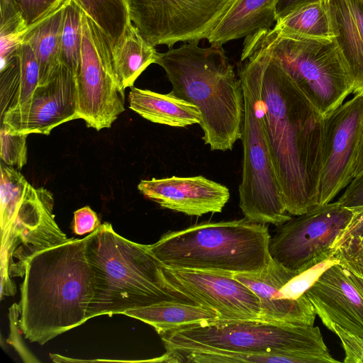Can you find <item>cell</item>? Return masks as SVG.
Returning a JSON list of instances; mask_svg holds the SVG:
<instances>
[{
    "instance_id": "14",
    "label": "cell",
    "mask_w": 363,
    "mask_h": 363,
    "mask_svg": "<svg viewBox=\"0 0 363 363\" xmlns=\"http://www.w3.org/2000/svg\"><path fill=\"white\" fill-rule=\"evenodd\" d=\"M77 118L75 76L60 62L48 82L38 84L27 101L1 116V124L16 133L49 135L57 126Z\"/></svg>"
},
{
    "instance_id": "28",
    "label": "cell",
    "mask_w": 363,
    "mask_h": 363,
    "mask_svg": "<svg viewBox=\"0 0 363 363\" xmlns=\"http://www.w3.org/2000/svg\"><path fill=\"white\" fill-rule=\"evenodd\" d=\"M330 261L342 264L363 279V207L354 209L334 244Z\"/></svg>"
},
{
    "instance_id": "37",
    "label": "cell",
    "mask_w": 363,
    "mask_h": 363,
    "mask_svg": "<svg viewBox=\"0 0 363 363\" xmlns=\"http://www.w3.org/2000/svg\"><path fill=\"white\" fill-rule=\"evenodd\" d=\"M360 1L363 2V0H360Z\"/></svg>"
},
{
    "instance_id": "8",
    "label": "cell",
    "mask_w": 363,
    "mask_h": 363,
    "mask_svg": "<svg viewBox=\"0 0 363 363\" xmlns=\"http://www.w3.org/2000/svg\"><path fill=\"white\" fill-rule=\"evenodd\" d=\"M242 49L269 52L323 116L353 92L350 74L335 39L305 38L273 28L245 38Z\"/></svg>"
},
{
    "instance_id": "32",
    "label": "cell",
    "mask_w": 363,
    "mask_h": 363,
    "mask_svg": "<svg viewBox=\"0 0 363 363\" xmlns=\"http://www.w3.org/2000/svg\"><path fill=\"white\" fill-rule=\"evenodd\" d=\"M329 330L335 333L341 341L345 351L344 362L363 363V340L349 334L337 326Z\"/></svg>"
},
{
    "instance_id": "27",
    "label": "cell",
    "mask_w": 363,
    "mask_h": 363,
    "mask_svg": "<svg viewBox=\"0 0 363 363\" xmlns=\"http://www.w3.org/2000/svg\"><path fill=\"white\" fill-rule=\"evenodd\" d=\"M274 28L305 38H335L325 0L296 9L277 21Z\"/></svg>"
},
{
    "instance_id": "7",
    "label": "cell",
    "mask_w": 363,
    "mask_h": 363,
    "mask_svg": "<svg viewBox=\"0 0 363 363\" xmlns=\"http://www.w3.org/2000/svg\"><path fill=\"white\" fill-rule=\"evenodd\" d=\"M165 350L211 348L250 354H276L294 363L338 362L317 326L259 319L220 320L160 335Z\"/></svg>"
},
{
    "instance_id": "5",
    "label": "cell",
    "mask_w": 363,
    "mask_h": 363,
    "mask_svg": "<svg viewBox=\"0 0 363 363\" xmlns=\"http://www.w3.org/2000/svg\"><path fill=\"white\" fill-rule=\"evenodd\" d=\"M270 238L266 224L244 217L169 231L148 247L166 267L233 275L264 269L272 259Z\"/></svg>"
},
{
    "instance_id": "13",
    "label": "cell",
    "mask_w": 363,
    "mask_h": 363,
    "mask_svg": "<svg viewBox=\"0 0 363 363\" xmlns=\"http://www.w3.org/2000/svg\"><path fill=\"white\" fill-rule=\"evenodd\" d=\"M363 130V93L323 116L318 204L332 200L354 177Z\"/></svg>"
},
{
    "instance_id": "31",
    "label": "cell",
    "mask_w": 363,
    "mask_h": 363,
    "mask_svg": "<svg viewBox=\"0 0 363 363\" xmlns=\"http://www.w3.org/2000/svg\"><path fill=\"white\" fill-rule=\"evenodd\" d=\"M28 29L37 23L66 0H9Z\"/></svg>"
},
{
    "instance_id": "36",
    "label": "cell",
    "mask_w": 363,
    "mask_h": 363,
    "mask_svg": "<svg viewBox=\"0 0 363 363\" xmlns=\"http://www.w3.org/2000/svg\"><path fill=\"white\" fill-rule=\"evenodd\" d=\"M363 172V130L361 138V143L357 157L354 177Z\"/></svg>"
},
{
    "instance_id": "35",
    "label": "cell",
    "mask_w": 363,
    "mask_h": 363,
    "mask_svg": "<svg viewBox=\"0 0 363 363\" xmlns=\"http://www.w3.org/2000/svg\"><path fill=\"white\" fill-rule=\"evenodd\" d=\"M322 1L325 0H278L276 6L277 21L301 7Z\"/></svg>"
},
{
    "instance_id": "21",
    "label": "cell",
    "mask_w": 363,
    "mask_h": 363,
    "mask_svg": "<svg viewBox=\"0 0 363 363\" xmlns=\"http://www.w3.org/2000/svg\"><path fill=\"white\" fill-rule=\"evenodd\" d=\"M278 0H234L222 20L207 40L211 44L223 45L261 30H267L276 23Z\"/></svg>"
},
{
    "instance_id": "15",
    "label": "cell",
    "mask_w": 363,
    "mask_h": 363,
    "mask_svg": "<svg viewBox=\"0 0 363 363\" xmlns=\"http://www.w3.org/2000/svg\"><path fill=\"white\" fill-rule=\"evenodd\" d=\"M164 272L178 291L212 309L220 320L259 319L258 297L233 274L166 267Z\"/></svg>"
},
{
    "instance_id": "1",
    "label": "cell",
    "mask_w": 363,
    "mask_h": 363,
    "mask_svg": "<svg viewBox=\"0 0 363 363\" xmlns=\"http://www.w3.org/2000/svg\"><path fill=\"white\" fill-rule=\"evenodd\" d=\"M238 66L255 88L286 211L305 213L319 205L323 116L267 51L242 49Z\"/></svg>"
},
{
    "instance_id": "22",
    "label": "cell",
    "mask_w": 363,
    "mask_h": 363,
    "mask_svg": "<svg viewBox=\"0 0 363 363\" xmlns=\"http://www.w3.org/2000/svg\"><path fill=\"white\" fill-rule=\"evenodd\" d=\"M128 103L132 111L152 123L184 128L201 121L199 108L172 92L160 94L132 86Z\"/></svg>"
},
{
    "instance_id": "34",
    "label": "cell",
    "mask_w": 363,
    "mask_h": 363,
    "mask_svg": "<svg viewBox=\"0 0 363 363\" xmlns=\"http://www.w3.org/2000/svg\"><path fill=\"white\" fill-rule=\"evenodd\" d=\"M337 201L351 209L363 207V172L352 180Z\"/></svg>"
},
{
    "instance_id": "30",
    "label": "cell",
    "mask_w": 363,
    "mask_h": 363,
    "mask_svg": "<svg viewBox=\"0 0 363 363\" xmlns=\"http://www.w3.org/2000/svg\"><path fill=\"white\" fill-rule=\"evenodd\" d=\"M28 135L11 132L4 124H1L0 157L6 164L21 169L26 164Z\"/></svg>"
},
{
    "instance_id": "26",
    "label": "cell",
    "mask_w": 363,
    "mask_h": 363,
    "mask_svg": "<svg viewBox=\"0 0 363 363\" xmlns=\"http://www.w3.org/2000/svg\"><path fill=\"white\" fill-rule=\"evenodd\" d=\"M73 1L99 26L115 50L132 24L127 0Z\"/></svg>"
},
{
    "instance_id": "2",
    "label": "cell",
    "mask_w": 363,
    "mask_h": 363,
    "mask_svg": "<svg viewBox=\"0 0 363 363\" xmlns=\"http://www.w3.org/2000/svg\"><path fill=\"white\" fill-rule=\"evenodd\" d=\"M89 235L41 250L26 262L18 303L20 330L43 345L84 324L94 294Z\"/></svg>"
},
{
    "instance_id": "16",
    "label": "cell",
    "mask_w": 363,
    "mask_h": 363,
    "mask_svg": "<svg viewBox=\"0 0 363 363\" xmlns=\"http://www.w3.org/2000/svg\"><path fill=\"white\" fill-rule=\"evenodd\" d=\"M258 297L259 320L313 325L315 313L308 297L302 273L289 270L271 259L262 271L233 274Z\"/></svg>"
},
{
    "instance_id": "18",
    "label": "cell",
    "mask_w": 363,
    "mask_h": 363,
    "mask_svg": "<svg viewBox=\"0 0 363 363\" xmlns=\"http://www.w3.org/2000/svg\"><path fill=\"white\" fill-rule=\"evenodd\" d=\"M138 189L161 207L188 216L220 213L230 199L227 186L201 175L144 179Z\"/></svg>"
},
{
    "instance_id": "20",
    "label": "cell",
    "mask_w": 363,
    "mask_h": 363,
    "mask_svg": "<svg viewBox=\"0 0 363 363\" xmlns=\"http://www.w3.org/2000/svg\"><path fill=\"white\" fill-rule=\"evenodd\" d=\"M1 116L27 101L39 84V66L28 43H20L1 63Z\"/></svg>"
},
{
    "instance_id": "25",
    "label": "cell",
    "mask_w": 363,
    "mask_h": 363,
    "mask_svg": "<svg viewBox=\"0 0 363 363\" xmlns=\"http://www.w3.org/2000/svg\"><path fill=\"white\" fill-rule=\"evenodd\" d=\"M115 72L121 86L132 87L142 72L155 63L157 52L132 23L118 47L112 50Z\"/></svg>"
},
{
    "instance_id": "3",
    "label": "cell",
    "mask_w": 363,
    "mask_h": 363,
    "mask_svg": "<svg viewBox=\"0 0 363 363\" xmlns=\"http://www.w3.org/2000/svg\"><path fill=\"white\" fill-rule=\"evenodd\" d=\"M155 64L165 71L171 92L199 108L204 143L211 150H231L242 138L245 101L241 81L222 45L184 43L157 52Z\"/></svg>"
},
{
    "instance_id": "11",
    "label": "cell",
    "mask_w": 363,
    "mask_h": 363,
    "mask_svg": "<svg viewBox=\"0 0 363 363\" xmlns=\"http://www.w3.org/2000/svg\"><path fill=\"white\" fill-rule=\"evenodd\" d=\"M354 209L338 201L318 205L278 225L270 238L272 259L285 268L303 273L330 262L335 242L347 227Z\"/></svg>"
},
{
    "instance_id": "12",
    "label": "cell",
    "mask_w": 363,
    "mask_h": 363,
    "mask_svg": "<svg viewBox=\"0 0 363 363\" xmlns=\"http://www.w3.org/2000/svg\"><path fill=\"white\" fill-rule=\"evenodd\" d=\"M234 0H127L131 23L155 47L207 39Z\"/></svg>"
},
{
    "instance_id": "19",
    "label": "cell",
    "mask_w": 363,
    "mask_h": 363,
    "mask_svg": "<svg viewBox=\"0 0 363 363\" xmlns=\"http://www.w3.org/2000/svg\"><path fill=\"white\" fill-rule=\"evenodd\" d=\"M335 41L346 64L354 94L363 93V2L325 0Z\"/></svg>"
},
{
    "instance_id": "9",
    "label": "cell",
    "mask_w": 363,
    "mask_h": 363,
    "mask_svg": "<svg viewBox=\"0 0 363 363\" xmlns=\"http://www.w3.org/2000/svg\"><path fill=\"white\" fill-rule=\"evenodd\" d=\"M245 101L243 160L239 206L251 221L280 225L292 216L286 208L253 84L238 66Z\"/></svg>"
},
{
    "instance_id": "4",
    "label": "cell",
    "mask_w": 363,
    "mask_h": 363,
    "mask_svg": "<svg viewBox=\"0 0 363 363\" xmlns=\"http://www.w3.org/2000/svg\"><path fill=\"white\" fill-rule=\"evenodd\" d=\"M86 252L94 272L87 320L164 301L196 304L171 284L148 245L122 237L109 223L89 234Z\"/></svg>"
},
{
    "instance_id": "24",
    "label": "cell",
    "mask_w": 363,
    "mask_h": 363,
    "mask_svg": "<svg viewBox=\"0 0 363 363\" xmlns=\"http://www.w3.org/2000/svg\"><path fill=\"white\" fill-rule=\"evenodd\" d=\"M67 0L20 37V42L32 48L39 66V84L50 79L60 64V39L64 11Z\"/></svg>"
},
{
    "instance_id": "29",
    "label": "cell",
    "mask_w": 363,
    "mask_h": 363,
    "mask_svg": "<svg viewBox=\"0 0 363 363\" xmlns=\"http://www.w3.org/2000/svg\"><path fill=\"white\" fill-rule=\"evenodd\" d=\"M82 13V9L73 0H67L64 11L59 60L69 67L74 76L80 60Z\"/></svg>"
},
{
    "instance_id": "33",
    "label": "cell",
    "mask_w": 363,
    "mask_h": 363,
    "mask_svg": "<svg viewBox=\"0 0 363 363\" xmlns=\"http://www.w3.org/2000/svg\"><path fill=\"white\" fill-rule=\"evenodd\" d=\"M100 225L96 213L89 206H84L74 212L73 230L76 235L90 233Z\"/></svg>"
},
{
    "instance_id": "17",
    "label": "cell",
    "mask_w": 363,
    "mask_h": 363,
    "mask_svg": "<svg viewBox=\"0 0 363 363\" xmlns=\"http://www.w3.org/2000/svg\"><path fill=\"white\" fill-rule=\"evenodd\" d=\"M329 329L337 326L363 340V279L331 262L303 292Z\"/></svg>"
},
{
    "instance_id": "6",
    "label": "cell",
    "mask_w": 363,
    "mask_h": 363,
    "mask_svg": "<svg viewBox=\"0 0 363 363\" xmlns=\"http://www.w3.org/2000/svg\"><path fill=\"white\" fill-rule=\"evenodd\" d=\"M1 298L16 292L12 281L23 277L34 254L68 241L55 220L54 199L33 186L16 169L1 164Z\"/></svg>"
},
{
    "instance_id": "23",
    "label": "cell",
    "mask_w": 363,
    "mask_h": 363,
    "mask_svg": "<svg viewBox=\"0 0 363 363\" xmlns=\"http://www.w3.org/2000/svg\"><path fill=\"white\" fill-rule=\"evenodd\" d=\"M123 314L152 326L160 336L219 319L218 315L209 308L181 301H164L128 309Z\"/></svg>"
},
{
    "instance_id": "10",
    "label": "cell",
    "mask_w": 363,
    "mask_h": 363,
    "mask_svg": "<svg viewBox=\"0 0 363 363\" xmlns=\"http://www.w3.org/2000/svg\"><path fill=\"white\" fill-rule=\"evenodd\" d=\"M75 79L79 118L96 130L110 128L125 111V89L115 72L108 40L83 11L80 60Z\"/></svg>"
}]
</instances>
